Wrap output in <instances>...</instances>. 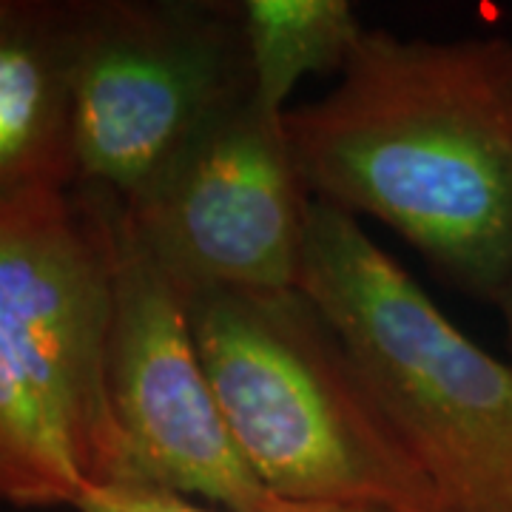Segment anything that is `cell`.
Returning <instances> with one entry per match:
<instances>
[{"mask_svg":"<svg viewBox=\"0 0 512 512\" xmlns=\"http://www.w3.org/2000/svg\"><path fill=\"white\" fill-rule=\"evenodd\" d=\"M63 512H390L382 507H350V504H296L276 501L262 510H222L211 504H200L194 498L137 487V484H111L97 487L83 495L72 510Z\"/></svg>","mask_w":512,"mask_h":512,"instance_id":"cell-10","label":"cell"},{"mask_svg":"<svg viewBox=\"0 0 512 512\" xmlns=\"http://www.w3.org/2000/svg\"><path fill=\"white\" fill-rule=\"evenodd\" d=\"M495 308H498V313H501V322H504V330H507V348H510V362H512V268H510V276H507V282H504V288H501V293H498Z\"/></svg>","mask_w":512,"mask_h":512,"instance_id":"cell-11","label":"cell"},{"mask_svg":"<svg viewBox=\"0 0 512 512\" xmlns=\"http://www.w3.org/2000/svg\"><path fill=\"white\" fill-rule=\"evenodd\" d=\"M111 251L89 191L0 208V504L72 510L126 484L106 390Z\"/></svg>","mask_w":512,"mask_h":512,"instance_id":"cell-2","label":"cell"},{"mask_svg":"<svg viewBox=\"0 0 512 512\" xmlns=\"http://www.w3.org/2000/svg\"><path fill=\"white\" fill-rule=\"evenodd\" d=\"M313 197L285 117L254 97L202 128L157 183L126 205L148 254L183 296L299 285Z\"/></svg>","mask_w":512,"mask_h":512,"instance_id":"cell-7","label":"cell"},{"mask_svg":"<svg viewBox=\"0 0 512 512\" xmlns=\"http://www.w3.org/2000/svg\"><path fill=\"white\" fill-rule=\"evenodd\" d=\"M185 302L222 419L274 498L453 512L299 285L194 293Z\"/></svg>","mask_w":512,"mask_h":512,"instance_id":"cell-3","label":"cell"},{"mask_svg":"<svg viewBox=\"0 0 512 512\" xmlns=\"http://www.w3.org/2000/svg\"><path fill=\"white\" fill-rule=\"evenodd\" d=\"M97 202L111 251L106 390L126 444V484L262 510L279 498L262 487L222 419L200 359L188 302L148 254L123 200L83 188Z\"/></svg>","mask_w":512,"mask_h":512,"instance_id":"cell-6","label":"cell"},{"mask_svg":"<svg viewBox=\"0 0 512 512\" xmlns=\"http://www.w3.org/2000/svg\"><path fill=\"white\" fill-rule=\"evenodd\" d=\"M285 134L313 200L393 228L444 285L495 308L512 268V37L365 29Z\"/></svg>","mask_w":512,"mask_h":512,"instance_id":"cell-1","label":"cell"},{"mask_svg":"<svg viewBox=\"0 0 512 512\" xmlns=\"http://www.w3.org/2000/svg\"><path fill=\"white\" fill-rule=\"evenodd\" d=\"M77 6L80 0H0V208L77 185Z\"/></svg>","mask_w":512,"mask_h":512,"instance_id":"cell-8","label":"cell"},{"mask_svg":"<svg viewBox=\"0 0 512 512\" xmlns=\"http://www.w3.org/2000/svg\"><path fill=\"white\" fill-rule=\"evenodd\" d=\"M299 288L453 512H512V362L476 345L362 222L311 202Z\"/></svg>","mask_w":512,"mask_h":512,"instance_id":"cell-4","label":"cell"},{"mask_svg":"<svg viewBox=\"0 0 512 512\" xmlns=\"http://www.w3.org/2000/svg\"><path fill=\"white\" fill-rule=\"evenodd\" d=\"M248 97L239 3L80 0L74 188L137 202L202 128Z\"/></svg>","mask_w":512,"mask_h":512,"instance_id":"cell-5","label":"cell"},{"mask_svg":"<svg viewBox=\"0 0 512 512\" xmlns=\"http://www.w3.org/2000/svg\"><path fill=\"white\" fill-rule=\"evenodd\" d=\"M251 97L285 117L293 89L308 74L339 72L365 26L350 0H237Z\"/></svg>","mask_w":512,"mask_h":512,"instance_id":"cell-9","label":"cell"}]
</instances>
